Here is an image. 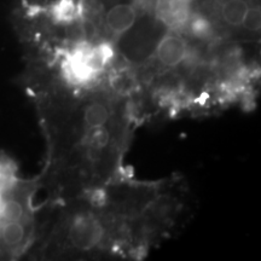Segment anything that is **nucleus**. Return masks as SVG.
Listing matches in <instances>:
<instances>
[{"label":"nucleus","instance_id":"f257e3e1","mask_svg":"<svg viewBox=\"0 0 261 261\" xmlns=\"http://www.w3.org/2000/svg\"><path fill=\"white\" fill-rule=\"evenodd\" d=\"M56 220L40 238L41 256H139L133 219L103 202L77 196L63 202Z\"/></svg>","mask_w":261,"mask_h":261}]
</instances>
